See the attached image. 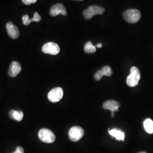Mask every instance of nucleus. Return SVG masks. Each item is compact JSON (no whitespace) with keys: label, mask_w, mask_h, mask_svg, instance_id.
I'll use <instances>...</instances> for the list:
<instances>
[{"label":"nucleus","mask_w":153,"mask_h":153,"mask_svg":"<svg viewBox=\"0 0 153 153\" xmlns=\"http://www.w3.org/2000/svg\"><path fill=\"white\" fill-rule=\"evenodd\" d=\"M141 78L140 71L136 67H132L130 74L127 76L126 84L129 87H135L138 84Z\"/></svg>","instance_id":"nucleus-1"},{"label":"nucleus","mask_w":153,"mask_h":153,"mask_svg":"<svg viewBox=\"0 0 153 153\" xmlns=\"http://www.w3.org/2000/svg\"><path fill=\"white\" fill-rule=\"evenodd\" d=\"M123 17L126 22L130 23H135L140 19L141 14L137 9H128L123 13Z\"/></svg>","instance_id":"nucleus-2"},{"label":"nucleus","mask_w":153,"mask_h":153,"mask_svg":"<svg viewBox=\"0 0 153 153\" xmlns=\"http://www.w3.org/2000/svg\"><path fill=\"white\" fill-rule=\"evenodd\" d=\"M104 8L102 6L93 5L89 6L83 12V15L86 19H90L95 15L102 14L104 13Z\"/></svg>","instance_id":"nucleus-3"},{"label":"nucleus","mask_w":153,"mask_h":153,"mask_svg":"<svg viewBox=\"0 0 153 153\" xmlns=\"http://www.w3.org/2000/svg\"><path fill=\"white\" fill-rule=\"evenodd\" d=\"M38 137L42 142L48 143H53L56 139L55 134L47 128H43L39 131Z\"/></svg>","instance_id":"nucleus-4"},{"label":"nucleus","mask_w":153,"mask_h":153,"mask_svg":"<svg viewBox=\"0 0 153 153\" xmlns=\"http://www.w3.org/2000/svg\"><path fill=\"white\" fill-rule=\"evenodd\" d=\"M68 135L71 141L76 142L80 140L83 136L84 131L80 126H75L71 128L68 133Z\"/></svg>","instance_id":"nucleus-5"},{"label":"nucleus","mask_w":153,"mask_h":153,"mask_svg":"<svg viewBox=\"0 0 153 153\" xmlns=\"http://www.w3.org/2000/svg\"><path fill=\"white\" fill-rule=\"evenodd\" d=\"M42 51L46 54L56 55L59 53L60 48L58 44L53 42H48L43 46Z\"/></svg>","instance_id":"nucleus-6"},{"label":"nucleus","mask_w":153,"mask_h":153,"mask_svg":"<svg viewBox=\"0 0 153 153\" xmlns=\"http://www.w3.org/2000/svg\"><path fill=\"white\" fill-rule=\"evenodd\" d=\"M63 90L61 88H53L49 91L48 94V98L51 102H58L63 97Z\"/></svg>","instance_id":"nucleus-7"},{"label":"nucleus","mask_w":153,"mask_h":153,"mask_svg":"<svg viewBox=\"0 0 153 153\" xmlns=\"http://www.w3.org/2000/svg\"><path fill=\"white\" fill-rule=\"evenodd\" d=\"M50 15L55 16L61 14L62 16H66L67 11L65 6L61 4H57L52 6L50 9Z\"/></svg>","instance_id":"nucleus-8"},{"label":"nucleus","mask_w":153,"mask_h":153,"mask_svg":"<svg viewBox=\"0 0 153 153\" xmlns=\"http://www.w3.org/2000/svg\"><path fill=\"white\" fill-rule=\"evenodd\" d=\"M6 31L8 35L13 39H17L19 36V31L16 26L12 22H8L6 26Z\"/></svg>","instance_id":"nucleus-9"},{"label":"nucleus","mask_w":153,"mask_h":153,"mask_svg":"<svg viewBox=\"0 0 153 153\" xmlns=\"http://www.w3.org/2000/svg\"><path fill=\"white\" fill-rule=\"evenodd\" d=\"M112 74V71L111 68L108 66H105L102 68V69L99 70L94 74V78L97 81H99L102 79V76H111Z\"/></svg>","instance_id":"nucleus-10"},{"label":"nucleus","mask_w":153,"mask_h":153,"mask_svg":"<svg viewBox=\"0 0 153 153\" xmlns=\"http://www.w3.org/2000/svg\"><path fill=\"white\" fill-rule=\"evenodd\" d=\"M22 71V67L21 64L16 61H13L11 62L8 73L9 75L11 77H15L16 76Z\"/></svg>","instance_id":"nucleus-11"},{"label":"nucleus","mask_w":153,"mask_h":153,"mask_svg":"<svg viewBox=\"0 0 153 153\" xmlns=\"http://www.w3.org/2000/svg\"><path fill=\"white\" fill-rule=\"evenodd\" d=\"M120 103L115 100H109L105 102L103 104V108L104 109L109 110L112 112H115V111H117L120 107Z\"/></svg>","instance_id":"nucleus-12"},{"label":"nucleus","mask_w":153,"mask_h":153,"mask_svg":"<svg viewBox=\"0 0 153 153\" xmlns=\"http://www.w3.org/2000/svg\"><path fill=\"white\" fill-rule=\"evenodd\" d=\"M109 134H111L112 136L115 137V138L117 140L119 141H124V138H125V134L124 132L121 131L120 130H118L117 129H112L111 130L109 129Z\"/></svg>","instance_id":"nucleus-13"},{"label":"nucleus","mask_w":153,"mask_h":153,"mask_svg":"<svg viewBox=\"0 0 153 153\" xmlns=\"http://www.w3.org/2000/svg\"><path fill=\"white\" fill-rule=\"evenodd\" d=\"M9 116L11 119L18 121H22L23 117V113L21 111H16L14 109H11L9 112Z\"/></svg>","instance_id":"nucleus-14"},{"label":"nucleus","mask_w":153,"mask_h":153,"mask_svg":"<svg viewBox=\"0 0 153 153\" xmlns=\"http://www.w3.org/2000/svg\"><path fill=\"white\" fill-rule=\"evenodd\" d=\"M145 130L149 134H153V121L151 119H146L143 122Z\"/></svg>","instance_id":"nucleus-15"},{"label":"nucleus","mask_w":153,"mask_h":153,"mask_svg":"<svg viewBox=\"0 0 153 153\" xmlns=\"http://www.w3.org/2000/svg\"><path fill=\"white\" fill-rule=\"evenodd\" d=\"M84 51L87 53H93L97 51L96 47L94 46L91 42H88L84 47Z\"/></svg>","instance_id":"nucleus-16"},{"label":"nucleus","mask_w":153,"mask_h":153,"mask_svg":"<svg viewBox=\"0 0 153 153\" xmlns=\"http://www.w3.org/2000/svg\"><path fill=\"white\" fill-rule=\"evenodd\" d=\"M22 21H23V25H25L26 26H28L31 23V22H33V18L31 19H30L28 15L27 14L25 15L22 17Z\"/></svg>","instance_id":"nucleus-17"},{"label":"nucleus","mask_w":153,"mask_h":153,"mask_svg":"<svg viewBox=\"0 0 153 153\" xmlns=\"http://www.w3.org/2000/svg\"><path fill=\"white\" fill-rule=\"evenodd\" d=\"M22 2L26 5H31V4H34L37 2V0H22Z\"/></svg>","instance_id":"nucleus-18"},{"label":"nucleus","mask_w":153,"mask_h":153,"mask_svg":"<svg viewBox=\"0 0 153 153\" xmlns=\"http://www.w3.org/2000/svg\"><path fill=\"white\" fill-rule=\"evenodd\" d=\"M13 153H24V149L21 146H18L16 148V150Z\"/></svg>","instance_id":"nucleus-19"},{"label":"nucleus","mask_w":153,"mask_h":153,"mask_svg":"<svg viewBox=\"0 0 153 153\" xmlns=\"http://www.w3.org/2000/svg\"><path fill=\"white\" fill-rule=\"evenodd\" d=\"M102 46H103V45H102V43H99V44H97V45H96V47H97V48H102Z\"/></svg>","instance_id":"nucleus-20"},{"label":"nucleus","mask_w":153,"mask_h":153,"mask_svg":"<svg viewBox=\"0 0 153 153\" xmlns=\"http://www.w3.org/2000/svg\"><path fill=\"white\" fill-rule=\"evenodd\" d=\"M111 116H112V117H114V116H115V114H114V112H111Z\"/></svg>","instance_id":"nucleus-21"},{"label":"nucleus","mask_w":153,"mask_h":153,"mask_svg":"<svg viewBox=\"0 0 153 153\" xmlns=\"http://www.w3.org/2000/svg\"><path fill=\"white\" fill-rule=\"evenodd\" d=\"M146 153V152H140V153Z\"/></svg>","instance_id":"nucleus-22"},{"label":"nucleus","mask_w":153,"mask_h":153,"mask_svg":"<svg viewBox=\"0 0 153 153\" xmlns=\"http://www.w3.org/2000/svg\"><path fill=\"white\" fill-rule=\"evenodd\" d=\"M74 1H83V0H74Z\"/></svg>","instance_id":"nucleus-23"},{"label":"nucleus","mask_w":153,"mask_h":153,"mask_svg":"<svg viewBox=\"0 0 153 153\" xmlns=\"http://www.w3.org/2000/svg\"></svg>","instance_id":"nucleus-24"}]
</instances>
